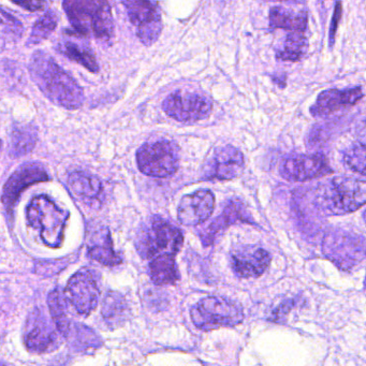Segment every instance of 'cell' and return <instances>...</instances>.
<instances>
[{
	"label": "cell",
	"instance_id": "6da1fadb",
	"mask_svg": "<svg viewBox=\"0 0 366 366\" xmlns=\"http://www.w3.org/2000/svg\"><path fill=\"white\" fill-rule=\"evenodd\" d=\"M29 72L34 82L53 104L67 110L82 107V87L50 55L37 51L29 61Z\"/></svg>",
	"mask_w": 366,
	"mask_h": 366
},
{
	"label": "cell",
	"instance_id": "7a4b0ae2",
	"mask_svg": "<svg viewBox=\"0 0 366 366\" xmlns=\"http://www.w3.org/2000/svg\"><path fill=\"white\" fill-rule=\"evenodd\" d=\"M64 10L79 35L93 36L104 42H110L114 37V20L108 1L68 0L64 3Z\"/></svg>",
	"mask_w": 366,
	"mask_h": 366
},
{
	"label": "cell",
	"instance_id": "3957f363",
	"mask_svg": "<svg viewBox=\"0 0 366 366\" xmlns=\"http://www.w3.org/2000/svg\"><path fill=\"white\" fill-rule=\"evenodd\" d=\"M365 198V182L353 177H337L320 185L316 202L323 213L345 215L363 207Z\"/></svg>",
	"mask_w": 366,
	"mask_h": 366
},
{
	"label": "cell",
	"instance_id": "277c9868",
	"mask_svg": "<svg viewBox=\"0 0 366 366\" xmlns=\"http://www.w3.org/2000/svg\"><path fill=\"white\" fill-rule=\"evenodd\" d=\"M183 233L162 217L153 216L142 224L137 235L136 247L142 258L175 254L183 246Z\"/></svg>",
	"mask_w": 366,
	"mask_h": 366
},
{
	"label": "cell",
	"instance_id": "5b68a950",
	"mask_svg": "<svg viewBox=\"0 0 366 366\" xmlns=\"http://www.w3.org/2000/svg\"><path fill=\"white\" fill-rule=\"evenodd\" d=\"M26 217L29 226L40 231L46 246L59 247L63 243L66 224L70 213L61 209L48 196L35 197L26 209Z\"/></svg>",
	"mask_w": 366,
	"mask_h": 366
},
{
	"label": "cell",
	"instance_id": "8992f818",
	"mask_svg": "<svg viewBox=\"0 0 366 366\" xmlns=\"http://www.w3.org/2000/svg\"><path fill=\"white\" fill-rule=\"evenodd\" d=\"M190 317L198 329L209 331L239 325L243 321L244 312L241 306L231 300L207 297L192 308Z\"/></svg>",
	"mask_w": 366,
	"mask_h": 366
},
{
	"label": "cell",
	"instance_id": "52a82bcc",
	"mask_svg": "<svg viewBox=\"0 0 366 366\" xmlns=\"http://www.w3.org/2000/svg\"><path fill=\"white\" fill-rule=\"evenodd\" d=\"M137 164L139 170L147 177H170L179 169V147L168 140L147 143L137 152Z\"/></svg>",
	"mask_w": 366,
	"mask_h": 366
},
{
	"label": "cell",
	"instance_id": "ba28073f",
	"mask_svg": "<svg viewBox=\"0 0 366 366\" xmlns=\"http://www.w3.org/2000/svg\"><path fill=\"white\" fill-rule=\"evenodd\" d=\"M213 104L209 98L187 91L173 92L162 102L164 112L181 123L207 119L211 114Z\"/></svg>",
	"mask_w": 366,
	"mask_h": 366
},
{
	"label": "cell",
	"instance_id": "9c48e42d",
	"mask_svg": "<svg viewBox=\"0 0 366 366\" xmlns=\"http://www.w3.org/2000/svg\"><path fill=\"white\" fill-rule=\"evenodd\" d=\"M130 22L136 27L137 36L144 46L157 41L162 31V14L155 1H124Z\"/></svg>",
	"mask_w": 366,
	"mask_h": 366
},
{
	"label": "cell",
	"instance_id": "30bf717a",
	"mask_svg": "<svg viewBox=\"0 0 366 366\" xmlns=\"http://www.w3.org/2000/svg\"><path fill=\"white\" fill-rule=\"evenodd\" d=\"M100 289L91 269H83L74 274L66 288V297L80 315L91 314L98 305Z\"/></svg>",
	"mask_w": 366,
	"mask_h": 366
},
{
	"label": "cell",
	"instance_id": "8fae6325",
	"mask_svg": "<svg viewBox=\"0 0 366 366\" xmlns=\"http://www.w3.org/2000/svg\"><path fill=\"white\" fill-rule=\"evenodd\" d=\"M50 179L48 171L40 162L22 164L4 186L1 201L9 213H12L22 192L29 186Z\"/></svg>",
	"mask_w": 366,
	"mask_h": 366
},
{
	"label": "cell",
	"instance_id": "7c38bea8",
	"mask_svg": "<svg viewBox=\"0 0 366 366\" xmlns=\"http://www.w3.org/2000/svg\"><path fill=\"white\" fill-rule=\"evenodd\" d=\"M24 342L27 349L36 353L51 352L61 344L52 323L38 308L29 314L25 323Z\"/></svg>",
	"mask_w": 366,
	"mask_h": 366
},
{
	"label": "cell",
	"instance_id": "4fadbf2b",
	"mask_svg": "<svg viewBox=\"0 0 366 366\" xmlns=\"http://www.w3.org/2000/svg\"><path fill=\"white\" fill-rule=\"evenodd\" d=\"M331 172L332 169L323 154L292 156L284 160L280 167V175L290 182L310 181Z\"/></svg>",
	"mask_w": 366,
	"mask_h": 366
},
{
	"label": "cell",
	"instance_id": "5bb4252c",
	"mask_svg": "<svg viewBox=\"0 0 366 366\" xmlns=\"http://www.w3.org/2000/svg\"><path fill=\"white\" fill-rule=\"evenodd\" d=\"M323 250L325 256L342 269H351L364 258L363 239L348 234L330 235Z\"/></svg>",
	"mask_w": 366,
	"mask_h": 366
},
{
	"label": "cell",
	"instance_id": "9a60e30c",
	"mask_svg": "<svg viewBox=\"0 0 366 366\" xmlns=\"http://www.w3.org/2000/svg\"><path fill=\"white\" fill-rule=\"evenodd\" d=\"M214 207L215 196L213 192L200 189L182 198L177 207V218L184 226H198L211 217Z\"/></svg>",
	"mask_w": 366,
	"mask_h": 366
},
{
	"label": "cell",
	"instance_id": "2e32d148",
	"mask_svg": "<svg viewBox=\"0 0 366 366\" xmlns=\"http://www.w3.org/2000/svg\"><path fill=\"white\" fill-rule=\"evenodd\" d=\"M271 260L267 250L257 246H244L231 254V267L239 277H259L269 269Z\"/></svg>",
	"mask_w": 366,
	"mask_h": 366
},
{
	"label": "cell",
	"instance_id": "e0dca14e",
	"mask_svg": "<svg viewBox=\"0 0 366 366\" xmlns=\"http://www.w3.org/2000/svg\"><path fill=\"white\" fill-rule=\"evenodd\" d=\"M362 87L347 89H327L317 98L316 102L310 107V114L314 117H325L349 107L355 106L363 98Z\"/></svg>",
	"mask_w": 366,
	"mask_h": 366
},
{
	"label": "cell",
	"instance_id": "ac0fdd59",
	"mask_svg": "<svg viewBox=\"0 0 366 366\" xmlns=\"http://www.w3.org/2000/svg\"><path fill=\"white\" fill-rule=\"evenodd\" d=\"M245 169L243 153L232 145L219 147L214 153L207 179L231 181L241 177Z\"/></svg>",
	"mask_w": 366,
	"mask_h": 366
},
{
	"label": "cell",
	"instance_id": "d6986e66",
	"mask_svg": "<svg viewBox=\"0 0 366 366\" xmlns=\"http://www.w3.org/2000/svg\"><path fill=\"white\" fill-rule=\"evenodd\" d=\"M307 25L308 16L305 11H295L285 7H273L269 10V27L272 29L304 34Z\"/></svg>",
	"mask_w": 366,
	"mask_h": 366
},
{
	"label": "cell",
	"instance_id": "ffe728a7",
	"mask_svg": "<svg viewBox=\"0 0 366 366\" xmlns=\"http://www.w3.org/2000/svg\"><path fill=\"white\" fill-rule=\"evenodd\" d=\"M237 222H254L250 218L249 214L246 211L245 205L241 201L232 200L224 207L222 215L216 218L213 224L209 227L207 235L202 239L203 241L207 245H209L220 230L226 229L227 227Z\"/></svg>",
	"mask_w": 366,
	"mask_h": 366
},
{
	"label": "cell",
	"instance_id": "44dd1931",
	"mask_svg": "<svg viewBox=\"0 0 366 366\" xmlns=\"http://www.w3.org/2000/svg\"><path fill=\"white\" fill-rule=\"evenodd\" d=\"M102 317L111 329L123 325L129 315L127 301L122 293L109 291L102 302Z\"/></svg>",
	"mask_w": 366,
	"mask_h": 366
},
{
	"label": "cell",
	"instance_id": "7402d4cb",
	"mask_svg": "<svg viewBox=\"0 0 366 366\" xmlns=\"http://www.w3.org/2000/svg\"><path fill=\"white\" fill-rule=\"evenodd\" d=\"M149 276L157 286L172 285L179 278V269L174 256L162 254L155 257L149 263Z\"/></svg>",
	"mask_w": 366,
	"mask_h": 366
},
{
	"label": "cell",
	"instance_id": "603a6c76",
	"mask_svg": "<svg viewBox=\"0 0 366 366\" xmlns=\"http://www.w3.org/2000/svg\"><path fill=\"white\" fill-rule=\"evenodd\" d=\"M87 252L91 259L107 267H114L122 262V257L113 248L112 239L108 229L100 231V237L89 246Z\"/></svg>",
	"mask_w": 366,
	"mask_h": 366
},
{
	"label": "cell",
	"instance_id": "cb8c5ba5",
	"mask_svg": "<svg viewBox=\"0 0 366 366\" xmlns=\"http://www.w3.org/2000/svg\"><path fill=\"white\" fill-rule=\"evenodd\" d=\"M59 52L63 53L66 57L80 64L81 66L89 70V71H99V65H98L97 59L94 53L92 52L89 46L74 41V40H64L59 44Z\"/></svg>",
	"mask_w": 366,
	"mask_h": 366
},
{
	"label": "cell",
	"instance_id": "d4e9b609",
	"mask_svg": "<svg viewBox=\"0 0 366 366\" xmlns=\"http://www.w3.org/2000/svg\"><path fill=\"white\" fill-rule=\"evenodd\" d=\"M38 141L37 128L33 125H16L12 129L11 149L14 157H22L35 149Z\"/></svg>",
	"mask_w": 366,
	"mask_h": 366
},
{
	"label": "cell",
	"instance_id": "484cf974",
	"mask_svg": "<svg viewBox=\"0 0 366 366\" xmlns=\"http://www.w3.org/2000/svg\"><path fill=\"white\" fill-rule=\"evenodd\" d=\"M66 338L70 340L72 348L78 351L96 350L104 345L99 334L82 323H72Z\"/></svg>",
	"mask_w": 366,
	"mask_h": 366
},
{
	"label": "cell",
	"instance_id": "4316f807",
	"mask_svg": "<svg viewBox=\"0 0 366 366\" xmlns=\"http://www.w3.org/2000/svg\"><path fill=\"white\" fill-rule=\"evenodd\" d=\"M308 52V40L302 33H290L276 51V59L282 61H299Z\"/></svg>",
	"mask_w": 366,
	"mask_h": 366
},
{
	"label": "cell",
	"instance_id": "83f0119b",
	"mask_svg": "<svg viewBox=\"0 0 366 366\" xmlns=\"http://www.w3.org/2000/svg\"><path fill=\"white\" fill-rule=\"evenodd\" d=\"M48 306L53 322L61 336L67 337L72 322L68 316L67 306L59 290L51 291L48 297Z\"/></svg>",
	"mask_w": 366,
	"mask_h": 366
},
{
	"label": "cell",
	"instance_id": "f1b7e54d",
	"mask_svg": "<svg viewBox=\"0 0 366 366\" xmlns=\"http://www.w3.org/2000/svg\"><path fill=\"white\" fill-rule=\"evenodd\" d=\"M68 183L74 194L85 198H96L102 190V182L98 177L79 171L69 175Z\"/></svg>",
	"mask_w": 366,
	"mask_h": 366
},
{
	"label": "cell",
	"instance_id": "f546056e",
	"mask_svg": "<svg viewBox=\"0 0 366 366\" xmlns=\"http://www.w3.org/2000/svg\"><path fill=\"white\" fill-rule=\"evenodd\" d=\"M59 22L56 14L53 11H48L42 18L36 22L31 29V37H29V44H41L44 40L50 37L51 34L55 31Z\"/></svg>",
	"mask_w": 366,
	"mask_h": 366
},
{
	"label": "cell",
	"instance_id": "4dcf8cb0",
	"mask_svg": "<svg viewBox=\"0 0 366 366\" xmlns=\"http://www.w3.org/2000/svg\"><path fill=\"white\" fill-rule=\"evenodd\" d=\"M344 162L346 166L355 172L359 173L362 177L365 175V145H353L351 149L345 153Z\"/></svg>",
	"mask_w": 366,
	"mask_h": 366
},
{
	"label": "cell",
	"instance_id": "1f68e13d",
	"mask_svg": "<svg viewBox=\"0 0 366 366\" xmlns=\"http://www.w3.org/2000/svg\"><path fill=\"white\" fill-rule=\"evenodd\" d=\"M71 263V259H59L53 261H40L36 263L35 273L42 277H52L61 273Z\"/></svg>",
	"mask_w": 366,
	"mask_h": 366
},
{
	"label": "cell",
	"instance_id": "d6a6232c",
	"mask_svg": "<svg viewBox=\"0 0 366 366\" xmlns=\"http://www.w3.org/2000/svg\"><path fill=\"white\" fill-rule=\"evenodd\" d=\"M0 29L6 36L14 37V39H20L23 33V25L20 21L14 16H10L4 9H0Z\"/></svg>",
	"mask_w": 366,
	"mask_h": 366
},
{
	"label": "cell",
	"instance_id": "836d02e7",
	"mask_svg": "<svg viewBox=\"0 0 366 366\" xmlns=\"http://www.w3.org/2000/svg\"><path fill=\"white\" fill-rule=\"evenodd\" d=\"M14 4L24 8V9L29 10V11H38V10L44 9L46 6V4L44 1H25V3L14 1Z\"/></svg>",
	"mask_w": 366,
	"mask_h": 366
},
{
	"label": "cell",
	"instance_id": "e575fe53",
	"mask_svg": "<svg viewBox=\"0 0 366 366\" xmlns=\"http://www.w3.org/2000/svg\"><path fill=\"white\" fill-rule=\"evenodd\" d=\"M342 16V4H336L335 12H334L333 23L331 24V33H330V38H331V44L334 41V36H335L336 29H337L340 18Z\"/></svg>",
	"mask_w": 366,
	"mask_h": 366
},
{
	"label": "cell",
	"instance_id": "d590c367",
	"mask_svg": "<svg viewBox=\"0 0 366 366\" xmlns=\"http://www.w3.org/2000/svg\"><path fill=\"white\" fill-rule=\"evenodd\" d=\"M0 366H9V364L5 363V362L0 361Z\"/></svg>",
	"mask_w": 366,
	"mask_h": 366
},
{
	"label": "cell",
	"instance_id": "8d00e7d4",
	"mask_svg": "<svg viewBox=\"0 0 366 366\" xmlns=\"http://www.w3.org/2000/svg\"><path fill=\"white\" fill-rule=\"evenodd\" d=\"M0 149H1V141H0Z\"/></svg>",
	"mask_w": 366,
	"mask_h": 366
}]
</instances>
